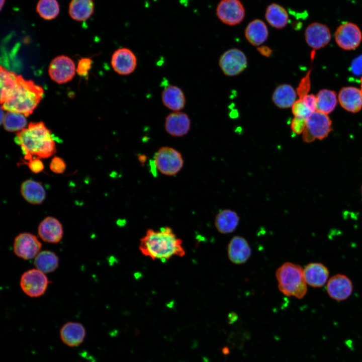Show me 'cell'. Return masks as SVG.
<instances>
[{
  "mask_svg": "<svg viewBox=\"0 0 362 362\" xmlns=\"http://www.w3.org/2000/svg\"><path fill=\"white\" fill-rule=\"evenodd\" d=\"M182 244V240L166 226L158 230L148 229L140 240L139 249L153 260L165 261L175 256H184L186 252Z\"/></svg>",
  "mask_w": 362,
  "mask_h": 362,
  "instance_id": "cell-1",
  "label": "cell"
},
{
  "mask_svg": "<svg viewBox=\"0 0 362 362\" xmlns=\"http://www.w3.org/2000/svg\"><path fill=\"white\" fill-rule=\"evenodd\" d=\"M24 155V161L34 158H46L56 152L51 132L43 122L30 123L17 133L15 139Z\"/></svg>",
  "mask_w": 362,
  "mask_h": 362,
  "instance_id": "cell-2",
  "label": "cell"
},
{
  "mask_svg": "<svg viewBox=\"0 0 362 362\" xmlns=\"http://www.w3.org/2000/svg\"><path fill=\"white\" fill-rule=\"evenodd\" d=\"M44 95L43 88L18 76V84L11 96L2 104L1 109L7 111L23 114L26 117L31 114L41 100Z\"/></svg>",
  "mask_w": 362,
  "mask_h": 362,
  "instance_id": "cell-3",
  "label": "cell"
},
{
  "mask_svg": "<svg viewBox=\"0 0 362 362\" xmlns=\"http://www.w3.org/2000/svg\"><path fill=\"white\" fill-rule=\"evenodd\" d=\"M279 290L286 296L302 299L307 291L303 269L299 265L287 262L276 272Z\"/></svg>",
  "mask_w": 362,
  "mask_h": 362,
  "instance_id": "cell-4",
  "label": "cell"
},
{
  "mask_svg": "<svg viewBox=\"0 0 362 362\" xmlns=\"http://www.w3.org/2000/svg\"><path fill=\"white\" fill-rule=\"evenodd\" d=\"M153 162L160 173L168 176L178 173L184 165V159L180 153L169 146L161 147L157 151Z\"/></svg>",
  "mask_w": 362,
  "mask_h": 362,
  "instance_id": "cell-5",
  "label": "cell"
},
{
  "mask_svg": "<svg viewBox=\"0 0 362 362\" xmlns=\"http://www.w3.org/2000/svg\"><path fill=\"white\" fill-rule=\"evenodd\" d=\"M332 122L328 115L316 111L306 118V128L303 132L302 139L306 143L315 139L323 140L332 130Z\"/></svg>",
  "mask_w": 362,
  "mask_h": 362,
  "instance_id": "cell-6",
  "label": "cell"
},
{
  "mask_svg": "<svg viewBox=\"0 0 362 362\" xmlns=\"http://www.w3.org/2000/svg\"><path fill=\"white\" fill-rule=\"evenodd\" d=\"M48 284L49 281L45 273L37 268L25 272L20 279L22 290L30 297H38L44 294Z\"/></svg>",
  "mask_w": 362,
  "mask_h": 362,
  "instance_id": "cell-7",
  "label": "cell"
},
{
  "mask_svg": "<svg viewBox=\"0 0 362 362\" xmlns=\"http://www.w3.org/2000/svg\"><path fill=\"white\" fill-rule=\"evenodd\" d=\"M219 66L227 76H236L242 73L247 66L245 54L237 48L230 49L224 52L219 60Z\"/></svg>",
  "mask_w": 362,
  "mask_h": 362,
  "instance_id": "cell-8",
  "label": "cell"
},
{
  "mask_svg": "<svg viewBox=\"0 0 362 362\" xmlns=\"http://www.w3.org/2000/svg\"><path fill=\"white\" fill-rule=\"evenodd\" d=\"M216 14L224 24L234 26L243 21L245 11L239 0H221L217 7Z\"/></svg>",
  "mask_w": 362,
  "mask_h": 362,
  "instance_id": "cell-9",
  "label": "cell"
},
{
  "mask_svg": "<svg viewBox=\"0 0 362 362\" xmlns=\"http://www.w3.org/2000/svg\"><path fill=\"white\" fill-rule=\"evenodd\" d=\"M335 40L338 46L345 50L356 49L362 40V34L358 27L350 22L341 24L335 33Z\"/></svg>",
  "mask_w": 362,
  "mask_h": 362,
  "instance_id": "cell-10",
  "label": "cell"
},
{
  "mask_svg": "<svg viewBox=\"0 0 362 362\" xmlns=\"http://www.w3.org/2000/svg\"><path fill=\"white\" fill-rule=\"evenodd\" d=\"M75 66L69 57L61 55L54 58L49 66L50 78L59 84L65 83L71 80L75 73Z\"/></svg>",
  "mask_w": 362,
  "mask_h": 362,
  "instance_id": "cell-11",
  "label": "cell"
},
{
  "mask_svg": "<svg viewBox=\"0 0 362 362\" xmlns=\"http://www.w3.org/2000/svg\"><path fill=\"white\" fill-rule=\"evenodd\" d=\"M42 243L34 235L27 232L21 233L15 238L13 250L18 257L25 260L35 257L40 252Z\"/></svg>",
  "mask_w": 362,
  "mask_h": 362,
  "instance_id": "cell-12",
  "label": "cell"
},
{
  "mask_svg": "<svg viewBox=\"0 0 362 362\" xmlns=\"http://www.w3.org/2000/svg\"><path fill=\"white\" fill-rule=\"evenodd\" d=\"M305 37L307 44L313 49L311 53V59L313 61L316 50L327 45L330 41L331 36L329 28L326 25L314 22L308 25L306 29Z\"/></svg>",
  "mask_w": 362,
  "mask_h": 362,
  "instance_id": "cell-13",
  "label": "cell"
},
{
  "mask_svg": "<svg viewBox=\"0 0 362 362\" xmlns=\"http://www.w3.org/2000/svg\"><path fill=\"white\" fill-rule=\"evenodd\" d=\"M137 58L134 52L127 48L116 50L111 57V65L116 72L122 75L132 73L137 66Z\"/></svg>",
  "mask_w": 362,
  "mask_h": 362,
  "instance_id": "cell-14",
  "label": "cell"
},
{
  "mask_svg": "<svg viewBox=\"0 0 362 362\" xmlns=\"http://www.w3.org/2000/svg\"><path fill=\"white\" fill-rule=\"evenodd\" d=\"M352 290L351 281L344 275H335L327 282V293L331 298L337 301L347 299L351 294Z\"/></svg>",
  "mask_w": 362,
  "mask_h": 362,
  "instance_id": "cell-15",
  "label": "cell"
},
{
  "mask_svg": "<svg viewBox=\"0 0 362 362\" xmlns=\"http://www.w3.org/2000/svg\"><path fill=\"white\" fill-rule=\"evenodd\" d=\"M227 254L231 262L235 264H241L246 262L250 258L251 249L244 237L235 236L228 243Z\"/></svg>",
  "mask_w": 362,
  "mask_h": 362,
  "instance_id": "cell-16",
  "label": "cell"
},
{
  "mask_svg": "<svg viewBox=\"0 0 362 362\" xmlns=\"http://www.w3.org/2000/svg\"><path fill=\"white\" fill-rule=\"evenodd\" d=\"M166 132L173 137H182L186 135L191 128V120L188 115L179 111L168 115L165 120Z\"/></svg>",
  "mask_w": 362,
  "mask_h": 362,
  "instance_id": "cell-17",
  "label": "cell"
},
{
  "mask_svg": "<svg viewBox=\"0 0 362 362\" xmlns=\"http://www.w3.org/2000/svg\"><path fill=\"white\" fill-rule=\"evenodd\" d=\"M38 233L44 241L50 243H57L62 238L63 227L56 218L47 217L39 225Z\"/></svg>",
  "mask_w": 362,
  "mask_h": 362,
  "instance_id": "cell-18",
  "label": "cell"
},
{
  "mask_svg": "<svg viewBox=\"0 0 362 362\" xmlns=\"http://www.w3.org/2000/svg\"><path fill=\"white\" fill-rule=\"evenodd\" d=\"M338 98L342 108L349 112L357 113L362 109V93L357 87H343L339 92Z\"/></svg>",
  "mask_w": 362,
  "mask_h": 362,
  "instance_id": "cell-19",
  "label": "cell"
},
{
  "mask_svg": "<svg viewBox=\"0 0 362 362\" xmlns=\"http://www.w3.org/2000/svg\"><path fill=\"white\" fill-rule=\"evenodd\" d=\"M83 325L75 322H67L61 328L60 338L62 342L69 347H75L81 344L85 336Z\"/></svg>",
  "mask_w": 362,
  "mask_h": 362,
  "instance_id": "cell-20",
  "label": "cell"
},
{
  "mask_svg": "<svg viewBox=\"0 0 362 362\" xmlns=\"http://www.w3.org/2000/svg\"><path fill=\"white\" fill-rule=\"evenodd\" d=\"M304 279L307 285L314 288L323 286L329 277L328 268L319 262H312L303 269Z\"/></svg>",
  "mask_w": 362,
  "mask_h": 362,
  "instance_id": "cell-21",
  "label": "cell"
},
{
  "mask_svg": "<svg viewBox=\"0 0 362 362\" xmlns=\"http://www.w3.org/2000/svg\"><path fill=\"white\" fill-rule=\"evenodd\" d=\"M20 192L24 199L33 205L42 204L46 198V191L42 184L32 179L23 182L21 185Z\"/></svg>",
  "mask_w": 362,
  "mask_h": 362,
  "instance_id": "cell-22",
  "label": "cell"
},
{
  "mask_svg": "<svg viewBox=\"0 0 362 362\" xmlns=\"http://www.w3.org/2000/svg\"><path fill=\"white\" fill-rule=\"evenodd\" d=\"M161 100L168 109L175 112L182 110L186 105V98L182 89L174 85H168L162 92Z\"/></svg>",
  "mask_w": 362,
  "mask_h": 362,
  "instance_id": "cell-23",
  "label": "cell"
},
{
  "mask_svg": "<svg viewBox=\"0 0 362 362\" xmlns=\"http://www.w3.org/2000/svg\"><path fill=\"white\" fill-rule=\"evenodd\" d=\"M239 222V217L237 213L230 209L220 211L216 216L214 224L217 231L221 234L233 232Z\"/></svg>",
  "mask_w": 362,
  "mask_h": 362,
  "instance_id": "cell-24",
  "label": "cell"
},
{
  "mask_svg": "<svg viewBox=\"0 0 362 362\" xmlns=\"http://www.w3.org/2000/svg\"><path fill=\"white\" fill-rule=\"evenodd\" d=\"M245 36L251 45L254 46H259L266 40L268 36L267 26L262 21L255 19L246 26Z\"/></svg>",
  "mask_w": 362,
  "mask_h": 362,
  "instance_id": "cell-25",
  "label": "cell"
},
{
  "mask_svg": "<svg viewBox=\"0 0 362 362\" xmlns=\"http://www.w3.org/2000/svg\"><path fill=\"white\" fill-rule=\"evenodd\" d=\"M94 8L93 0H71L69 5L68 13L75 21H85L93 14Z\"/></svg>",
  "mask_w": 362,
  "mask_h": 362,
  "instance_id": "cell-26",
  "label": "cell"
},
{
  "mask_svg": "<svg viewBox=\"0 0 362 362\" xmlns=\"http://www.w3.org/2000/svg\"><path fill=\"white\" fill-rule=\"evenodd\" d=\"M297 92L290 84H283L278 86L272 95L275 105L281 109L292 107L296 102Z\"/></svg>",
  "mask_w": 362,
  "mask_h": 362,
  "instance_id": "cell-27",
  "label": "cell"
},
{
  "mask_svg": "<svg viewBox=\"0 0 362 362\" xmlns=\"http://www.w3.org/2000/svg\"><path fill=\"white\" fill-rule=\"evenodd\" d=\"M265 18L270 26L278 29L285 27L289 22V15L285 8L275 3L267 6Z\"/></svg>",
  "mask_w": 362,
  "mask_h": 362,
  "instance_id": "cell-28",
  "label": "cell"
},
{
  "mask_svg": "<svg viewBox=\"0 0 362 362\" xmlns=\"http://www.w3.org/2000/svg\"><path fill=\"white\" fill-rule=\"evenodd\" d=\"M59 259L55 253L49 250L40 252L35 257L34 264L36 268L47 274L55 270L58 266Z\"/></svg>",
  "mask_w": 362,
  "mask_h": 362,
  "instance_id": "cell-29",
  "label": "cell"
},
{
  "mask_svg": "<svg viewBox=\"0 0 362 362\" xmlns=\"http://www.w3.org/2000/svg\"><path fill=\"white\" fill-rule=\"evenodd\" d=\"M1 103L2 104L11 96L18 82V76L1 67Z\"/></svg>",
  "mask_w": 362,
  "mask_h": 362,
  "instance_id": "cell-30",
  "label": "cell"
},
{
  "mask_svg": "<svg viewBox=\"0 0 362 362\" xmlns=\"http://www.w3.org/2000/svg\"><path fill=\"white\" fill-rule=\"evenodd\" d=\"M316 111L328 115L331 113L337 104V95L332 90L322 89L316 95Z\"/></svg>",
  "mask_w": 362,
  "mask_h": 362,
  "instance_id": "cell-31",
  "label": "cell"
},
{
  "mask_svg": "<svg viewBox=\"0 0 362 362\" xmlns=\"http://www.w3.org/2000/svg\"><path fill=\"white\" fill-rule=\"evenodd\" d=\"M23 114L8 111L2 121L4 129L9 132L20 131L25 128L27 120Z\"/></svg>",
  "mask_w": 362,
  "mask_h": 362,
  "instance_id": "cell-32",
  "label": "cell"
},
{
  "mask_svg": "<svg viewBox=\"0 0 362 362\" xmlns=\"http://www.w3.org/2000/svg\"><path fill=\"white\" fill-rule=\"evenodd\" d=\"M36 12L44 20H52L59 15L60 6L57 0H39Z\"/></svg>",
  "mask_w": 362,
  "mask_h": 362,
  "instance_id": "cell-33",
  "label": "cell"
},
{
  "mask_svg": "<svg viewBox=\"0 0 362 362\" xmlns=\"http://www.w3.org/2000/svg\"><path fill=\"white\" fill-rule=\"evenodd\" d=\"M312 68L307 72L306 74L300 80L296 89L297 94L299 99H302L308 94L311 88L310 74Z\"/></svg>",
  "mask_w": 362,
  "mask_h": 362,
  "instance_id": "cell-34",
  "label": "cell"
},
{
  "mask_svg": "<svg viewBox=\"0 0 362 362\" xmlns=\"http://www.w3.org/2000/svg\"><path fill=\"white\" fill-rule=\"evenodd\" d=\"M292 112L295 117L307 118L312 112L304 104L302 100L299 99L292 106Z\"/></svg>",
  "mask_w": 362,
  "mask_h": 362,
  "instance_id": "cell-35",
  "label": "cell"
},
{
  "mask_svg": "<svg viewBox=\"0 0 362 362\" xmlns=\"http://www.w3.org/2000/svg\"><path fill=\"white\" fill-rule=\"evenodd\" d=\"M306 126V118L294 117L290 124L292 132L296 134H300L304 131Z\"/></svg>",
  "mask_w": 362,
  "mask_h": 362,
  "instance_id": "cell-36",
  "label": "cell"
},
{
  "mask_svg": "<svg viewBox=\"0 0 362 362\" xmlns=\"http://www.w3.org/2000/svg\"><path fill=\"white\" fill-rule=\"evenodd\" d=\"M92 60L88 58H83L78 61L76 71L81 76H85L91 68Z\"/></svg>",
  "mask_w": 362,
  "mask_h": 362,
  "instance_id": "cell-37",
  "label": "cell"
},
{
  "mask_svg": "<svg viewBox=\"0 0 362 362\" xmlns=\"http://www.w3.org/2000/svg\"><path fill=\"white\" fill-rule=\"evenodd\" d=\"M21 162V164L27 165L30 170L34 173H39L44 169V164L38 158H34L28 161L22 160Z\"/></svg>",
  "mask_w": 362,
  "mask_h": 362,
  "instance_id": "cell-38",
  "label": "cell"
},
{
  "mask_svg": "<svg viewBox=\"0 0 362 362\" xmlns=\"http://www.w3.org/2000/svg\"><path fill=\"white\" fill-rule=\"evenodd\" d=\"M49 167L52 172L56 173H62L66 168V164L62 158L54 156L50 163Z\"/></svg>",
  "mask_w": 362,
  "mask_h": 362,
  "instance_id": "cell-39",
  "label": "cell"
},
{
  "mask_svg": "<svg viewBox=\"0 0 362 362\" xmlns=\"http://www.w3.org/2000/svg\"><path fill=\"white\" fill-rule=\"evenodd\" d=\"M349 70L355 76H362V54L352 60Z\"/></svg>",
  "mask_w": 362,
  "mask_h": 362,
  "instance_id": "cell-40",
  "label": "cell"
},
{
  "mask_svg": "<svg viewBox=\"0 0 362 362\" xmlns=\"http://www.w3.org/2000/svg\"><path fill=\"white\" fill-rule=\"evenodd\" d=\"M301 100L312 113L316 111V96L313 94H308Z\"/></svg>",
  "mask_w": 362,
  "mask_h": 362,
  "instance_id": "cell-41",
  "label": "cell"
},
{
  "mask_svg": "<svg viewBox=\"0 0 362 362\" xmlns=\"http://www.w3.org/2000/svg\"><path fill=\"white\" fill-rule=\"evenodd\" d=\"M257 51L263 56L268 57L272 53L273 50L266 46H261L257 47Z\"/></svg>",
  "mask_w": 362,
  "mask_h": 362,
  "instance_id": "cell-42",
  "label": "cell"
},
{
  "mask_svg": "<svg viewBox=\"0 0 362 362\" xmlns=\"http://www.w3.org/2000/svg\"><path fill=\"white\" fill-rule=\"evenodd\" d=\"M5 1H6V0H1V4H0V10H1V11H2V9H3V7H4V5H5Z\"/></svg>",
  "mask_w": 362,
  "mask_h": 362,
  "instance_id": "cell-43",
  "label": "cell"
},
{
  "mask_svg": "<svg viewBox=\"0 0 362 362\" xmlns=\"http://www.w3.org/2000/svg\"><path fill=\"white\" fill-rule=\"evenodd\" d=\"M223 351L224 352V354H227L229 352V349H227L226 347H225L224 349H223Z\"/></svg>",
  "mask_w": 362,
  "mask_h": 362,
  "instance_id": "cell-44",
  "label": "cell"
},
{
  "mask_svg": "<svg viewBox=\"0 0 362 362\" xmlns=\"http://www.w3.org/2000/svg\"><path fill=\"white\" fill-rule=\"evenodd\" d=\"M360 82H361V89H360V90H361V93H362V77H361V79H360Z\"/></svg>",
  "mask_w": 362,
  "mask_h": 362,
  "instance_id": "cell-45",
  "label": "cell"
},
{
  "mask_svg": "<svg viewBox=\"0 0 362 362\" xmlns=\"http://www.w3.org/2000/svg\"><path fill=\"white\" fill-rule=\"evenodd\" d=\"M361 195H362V188H361Z\"/></svg>",
  "mask_w": 362,
  "mask_h": 362,
  "instance_id": "cell-46",
  "label": "cell"
}]
</instances>
